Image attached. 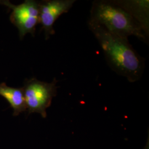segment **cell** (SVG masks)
Returning <instances> with one entry per match:
<instances>
[{"label": "cell", "mask_w": 149, "mask_h": 149, "mask_svg": "<svg viewBox=\"0 0 149 149\" xmlns=\"http://www.w3.org/2000/svg\"><path fill=\"white\" fill-rule=\"evenodd\" d=\"M88 21L101 26L118 37L128 39L129 36H133L143 42H148L149 37L141 26L113 1H93Z\"/></svg>", "instance_id": "7a4b0ae2"}, {"label": "cell", "mask_w": 149, "mask_h": 149, "mask_svg": "<svg viewBox=\"0 0 149 149\" xmlns=\"http://www.w3.org/2000/svg\"><path fill=\"white\" fill-rule=\"evenodd\" d=\"M127 11L144 29L148 37L149 34V1L148 0L113 1Z\"/></svg>", "instance_id": "8992f818"}, {"label": "cell", "mask_w": 149, "mask_h": 149, "mask_svg": "<svg viewBox=\"0 0 149 149\" xmlns=\"http://www.w3.org/2000/svg\"><path fill=\"white\" fill-rule=\"evenodd\" d=\"M0 4L12 10L10 20L17 28L21 39L27 34L34 36L36 27L40 23L39 2L26 0L21 4L15 5L9 1H0Z\"/></svg>", "instance_id": "277c9868"}, {"label": "cell", "mask_w": 149, "mask_h": 149, "mask_svg": "<svg viewBox=\"0 0 149 149\" xmlns=\"http://www.w3.org/2000/svg\"><path fill=\"white\" fill-rule=\"evenodd\" d=\"M0 96L5 98L13 111V116H17L27 111L23 88L8 86L5 82L0 84Z\"/></svg>", "instance_id": "52a82bcc"}, {"label": "cell", "mask_w": 149, "mask_h": 149, "mask_svg": "<svg viewBox=\"0 0 149 149\" xmlns=\"http://www.w3.org/2000/svg\"><path fill=\"white\" fill-rule=\"evenodd\" d=\"M75 0H49L39 2V19L45 39L55 34L54 24L61 15L68 13Z\"/></svg>", "instance_id": "5b68a950"}, {"label": "cell", "mask_w": 149, "mask_h": 149, "mask_svg": "<svg viewBox=\"0 0 149 149\" xmlns=\"http://www.w3.org/2000/svg\"><path fill=\"white\" fill-rule=\"evenodd\" d=\"M58 81L54 78L51 82H46L33 77L27 79L22 87L27 110L29 114L39 113L47 117V109L57 95Z\"/></svg>", "instance_id": "3957f363"}, {"label": "cell", "mask_w": 149, "mask_h": 149, "mask_svg": "<svg viewBox=\"0 0 149 149\" xmlns=\"http://www.w3.org/2000/svg\"><path fill=\"white\" fill-rule=\"evenodd\" d=\"M88 26L111 69L130 82L140 80L144 73L145 60L134 49L128 39L112 34L103 27L90 21Z\"/></svg>", "instance_id": "6da1fadb"}]
</instances>
